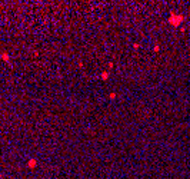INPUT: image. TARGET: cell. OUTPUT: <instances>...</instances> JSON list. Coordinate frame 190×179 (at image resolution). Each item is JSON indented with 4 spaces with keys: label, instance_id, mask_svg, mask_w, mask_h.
Returning a JSON list of instances; mask_svg holds the SVG:
<instances>
[{
    "label": "cell",
    "instance_id": "obj_1",
    "mask_svg": "<svg viewBox=\"0 0 190 179\" xmlns=\"http://www.w3.org/2000/svg\"><path fill=\"white\" fill-rule=\"evenodd\" d=\"M36 165H37L36 159H30V160H29V163H27V166H29V168H31V169H33V168H34Z\"/></svg>",
    "mask_w": 190,
    "mask_h": 179
},
{
    "label": "cell",
    "instance_id": "obj_3",
    "mask_svg": "<svg viewBox=\"0 0 190 179\" xmlns=\"http://www.w3.org/2000/svg\"><path fill=\"white\" fill-rule=\"evenodd\" d=\"M102 77H103V79H107V77H109V73H103Z\"/></svg>",
    "mask_w": 190,
    "mask_h": 179
},
{
    "label": "cell",
    "instance_id": "obj_2",
    "mask_svg": "<svg viewBox=\"0 0 190 179\" xmlns=\"http://www.w3.org/2000/svg\"><path fill=\"white\" fill-rule=\"evenodd\" d=\"M2 59H3L4 62H9V55H7V53H2Z\"/></svg>",
    "mask_w": 190,
    "mask_h": 179
}]
</instances>
